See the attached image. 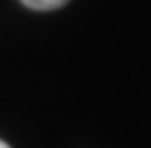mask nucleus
Listing matches in <instances>:
<instances>
[{
  "mask_svg": "<svg viewBox=\"0 0 151 148\" xmlns=\"http://www.w3.org/2000/svg\"><path fill=\"white\" fill-rule=\"evenodd\" d=\"M22 5H27L29 9H36V11H51L58 9V7L67 5L69 0H20Z\"/></svg>",
  "mask_w": 151,
  "mask_h": 148,
  "instance_id": "1",
  "label": "nucleus"
},
{
  "mask_svg": "<svg viewBox=\"0 0 151 148\" xmlns=\"http://www.w3.org/2000/svg\"><path fill=\"white\" fill-rule=\"evenodd\" d=\"M0 148H9V146H7V144H5V142H0Z\"/></svg>",
  "mask_w": 151,
  "mask_h": 148,
  "instance_id": "2",
  "label": "nucleus"
}]
</instances>
